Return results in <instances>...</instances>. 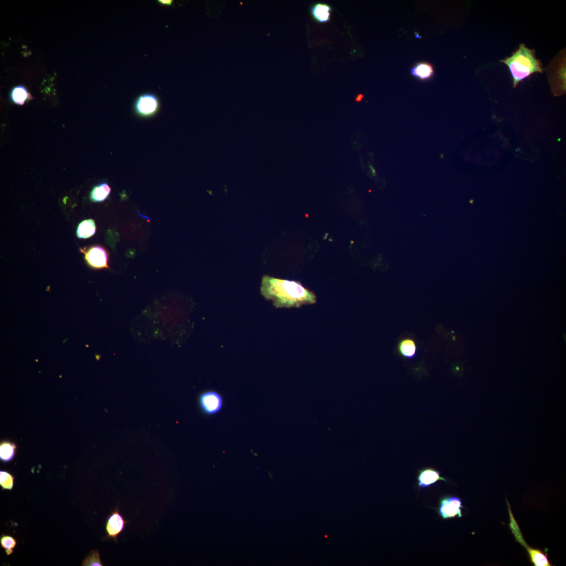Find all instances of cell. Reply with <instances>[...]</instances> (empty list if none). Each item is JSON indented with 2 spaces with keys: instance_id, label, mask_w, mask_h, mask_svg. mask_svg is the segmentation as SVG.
I'll return each instance as SVG.
<instances>
[{
  "instance_id": "5",
  "label": "cell",
  "mask_w": 566,
  "mask_h": 566,
  "mask_svg": "<svg viewBox=\"0 0 566 566\" xmlns=\"http://www.w3.org/2000/svg\"><path fill=\"white\" fill-rule=\"evenodd\" d=\"M199 403L203 412L208 415H213L221 411L223 401L222 396L218 393L209 391L204 392L200 395Z\"/></svg>"
},
{
  "instance_id": "2",
  "label": "cell",
  "mask_w": 566,
  "mask_h": 566,
  "mask_svg": "<svg viewBox=\"0 0 566 566\" xmlns=\"http://www.w3.org/2000/svg\"><path fill=\"white\" fill-rule=\"evenodd\" d=\"M501 62L509 68L513 78L514 88L531 75L544 72L540 60L537 58L536 50L529 49L524 44H521L518 49L511 56L501 60Z\"/></svg>"
},
{
  "instance_id": "16",
  "label": "cell",
  "mask_w": 566,
  "mask_h": 566,
  "mask_svg": "<svg viewBox=\"0 0 566 566\" xmlns=\"http://www.w3.org/2000/svg\"><path fill=\"white\" fill-rule=\"evenodd\" d=\"M15 445L8 442L4 443L0 446V458L4 461H9L12 459L15 455Z\"/></svg>"
},
{
  "instance_id": "8",
  "label": "cell",
  "mask_w": 566,
  "mask_h": 566,
  "mask_svg": "<svg viewBox=\"0 0 566 566\" xmlns=\"http://www.w3.org/2000/svg\"><path fill=\"white\" fill-rule=\"evenodd\" d=\"M127 523L128 522L125 520L118 509L112 512L108 517L106 523L107 536L106 539H113L117 541L118 536L124 530Z\"/></svg>"
},
{
  "instance_id": "11",
  "label": "cell",
  "mask_w": 566,
  "mask_h": 566,
  "mask_svg": "<svg viewBox=\"0 0 566 566\" xmlns=\"http://www.w3.org/2000/svg\"><path fill=\"white\" fill-rule=\"evenodd\" d=\"M412 75L422 80L430 79L434 75V70L432 65L428 62L417 63L411 70Z\"/></svg>"
},
{
  "instance_id": "1",
  "label": "cell",
  "mask_w": 566,
  "mask_h": 566,
  "mask_svg": "<svg viewBox=\"0 0 566 566\" xmlns=\"http://www.w3.org/2000/svg\"><path fill=\"white\" fill-rule=\"evenodd\" d=\"M261 293L277 308H298L317 302L316 295L301 283L267 276L262 278Z\"/></svg>"
},
{
  "instance_id": "15",
  "label": "cell",
  "mask_w": 566,
  "mask_h": 566,
  "mask_svg": "<svg viewBox=\"0 0 566 566\" xmlns=\"http://www.w3.org/2000/svg\"><path fill=\"white\" fill-rule=\"evenodd\" d=\"M11 98L15 104L22 106L27 99H31L32 96L25 87L18 86L13 89Z\"/></svg>"
},
{
  "instance_id": "13",
  "label": "cell",
  "mask_w": 566,
  "mask_h": 566,
  "mask_svg": "<svg viewBox=\"0 0 566 566\" xmlns=\"http://www.w3.org/2000/svg\"><path fill=\"white\" fill-rule=\"evenodd\" d=\"M111 188L105 182L95 186L90 193V199L95 203L104 202L109 196Z\"/></svg>"
},
{
  "instance_id": "4",
  "label": "cell",
  "mask_w": 566,
  "mask_h": 566,
  "mask_svg": "<svg viewBox=\"0 0 566 566\" xmlns=\"http://www.w3.org/2000/svg\"><path fill=\"white\" fill-rule=\"evenodd\" d=\"M132 107L137 117L149 119L157 115L160 109V102L156 94L144 92L137 96Z\"/></svg>"
},
{
  "instance_id": "19",
  "label": "cell",
  "mask_w": 566,
  "mask_h": 566,
  "mask_svg": "<svg viewBox=\"0 0 566 566\" xmlns=\"http://www.w3.org/2000/svg\"><path fill=\"white\" fill-rule=\"evenodd\" d=\"M14 478L6 472H0V485L4 490H11L13 487Z\"/></svg>"
},
{
  "instance_id": "9",
  "label": "cell",
  "mask_w": 566,
  "mask_h": 566,
  "mask_svg": "<svg viewBox=\"0 0 566 566\" xmlns=\"http://www.w3.org/2000/svg\"><path fill=\"white\" fill-rule=\"evenodd\" d=\"M417 479L418 487L421 488H426L439 481H447L439 471L429 467L419 471Z\"/></svg>"
},
{
  "instance_id": "12",
  "label": "cell",
  "mask_w": 566,
  "mask_h": 566,
  "mask_svg": "<svg viewBox=\"0 0 566 566\" xmlns=\"http://www.w3.org/2000/svg\"><path fill=\"white\" fill-rule=\"evenodd\" d=\"M398 349L402 356L409 359L415 357L417 351L415 342L409 338L403 339L398 345Z\"/></svg>"
},
{
  "instance_id": "14",
  "label": "cell",
  "mask_w": 566,
  "mask_h": 566,
  "mask_svg": "<svg viewBox=\"0 0 566 566\" xmlns=\"http://www.w3.org/2000/svg\"><path fill=\"white\" fill-rule=\"evenodd\" d=\"M96 232V225L94 220L88 219L81 222L77 229V234L79 239H88L93 236Z\"/></svg>"
},
{
  "instance_id": "20",
  "label": "cell",
  "mask_w": 566,
  "mask_h": 566,
  "mask_svg": "<svg viewBox=\"0 0 566 566\" xmlns=\"http://www.w3.org/2000/svg\"><path fill=\"white\" fill-rule=\"evenodd\" d=\"M158 4L163 6L171 7L174 3L173 0H158Z\"/></svg>"
},
{
  "instance_id": "7",
  "label": "cell",
  "mask_w": 566,
  "mask_h": 566,
  "mask_svg": "<svg viewBox=\"0 0 566 566\" xmlns=\"http://www.w3.org/2000/svg\"><path fill=\"white\" fill-rule=\"evenodd\" d=\"M88 264L94 269H109L108 255L105 249L100 246H95L84 251Z\"/></svg>"
},
{
  "instance_id": "10",
  "label": "cell",
  "mask_w": 566,
  "mask_h": 566,
  "mask_svg": "<svg viewBox=\"0 0 566 566\" xmlns=\"http://www.w3.org/2000/svg\"><path fill=\"white\" fill-rule=\"evenodd\" d=\"M332 9L331 6L322 3H317L312 6L310 12L312 18L319 23H326L331 20Z\"/></svg>"
},
{
  "instance_id": "6",
  "label": "cell",
  "mask_w": 566,
  "mask_h": 566,
  "mask_svg": "<svg viewBox=\"0 0 566 566\" xmlns=\"http://www.w3.org/2000/svg\"><path fill=\"white\" fill-rule=\"evenodd\" d=\"M463 509L461 500L455 496H446L440 501L439 514L442 519H449L462 517Z\"/></svg>"
},
{
  "instance_id": "18",
  "label": "cell",
  "mask_w": 566,
  "mask_h": 566,
  "mask_svg": "<svg viewBox=\"0 0 566 566\" xmlns=\"http://www.w3.org/2000/svg\"><path fill=\"white\" fill-rule=\"evenodd\" d=\"M82 565L83 566H103L104 564L101 560L99 552L97 551H92L83 560Z\"/></svg>"
},
{
  "instance_id": "21",
  "label": "cell",
  "mask_w": 566,
  "mask_h": 566,
  "mask_svg": "<svg viewBox=\"0 0 566 566\" xmlns=\"http://www.w3.org/2000/svg\"><path fill=\"white\" fill-rule=\"evenodd\" d=\"M363 97V95L360 94L357 96V98H356V99H355V101H356V102H360L362 100Z\"/></svg>"
},
{
  "instance_id": "3",
  "label": "cell",
  "mask_w": 566,
  "mask_h": 566,
  "mask_svg": "<svg viewBox=\"0 0 566 566\" xmlns=\"http://www.w3.org/2000/svg\"><path fill=\"white\" fill-rule=\"evenodd\" d=\"M509 507V512L510 517V527L516 542H519L525 548L528 553L530 561L535 566H551L552 565L548 558L547 552L544 553L540 549L532 548L528 546L522 536L521 529L514 519V517L511 510V508L507 501Z\"/></svg>"
},
{
  "instance_id": "17",
  "label": "cell",
  "mask_w": 566,
  "mask_h": 566,
  "mask_svg": "<svg viewBox=\"0 0 566 566\" xmlns=\"http://www.w3.org/2000/svg\"><path fill=\"white\" fill-rule=\"evenodd\" d=\"M0 543L2 547L5 549L7 555L10 556L13 553V549L17 546V542L11 536L3 535L0 539Z\"/></svg>"
}]
</instances>
